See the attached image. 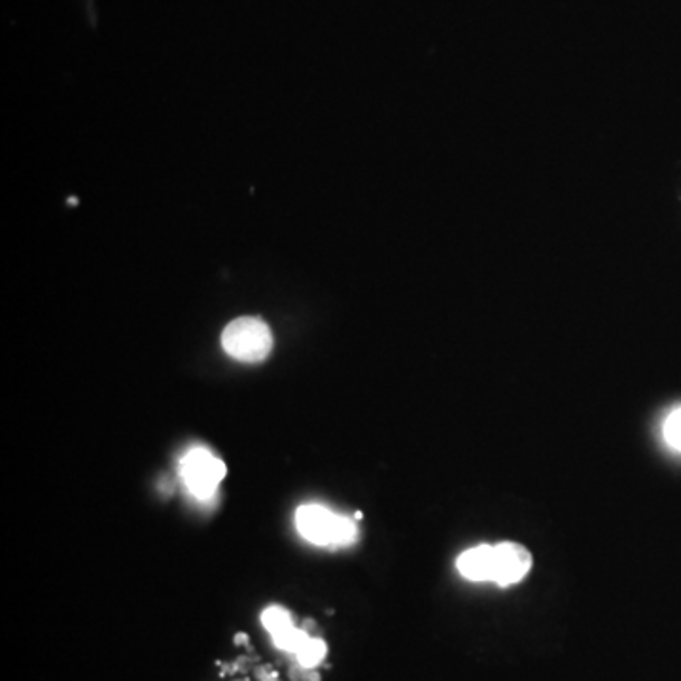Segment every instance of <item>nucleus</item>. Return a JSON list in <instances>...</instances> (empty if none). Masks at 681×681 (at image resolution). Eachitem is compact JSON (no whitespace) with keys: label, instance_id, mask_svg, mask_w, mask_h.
Here are the masks:
<instances>
[{"label":"nucleus","instance_id":"1","mask_svg":"<svg viewBox=\"0 0 681 681\" xmlns=\"http://www.w3.org/2000/svg\"><path fill=\"white\" fill-rule=\"evenodd\" d=\"M456 568L469 581H491L500 587H510L526 577L532 568V554L526 547L513 541L477 545L462 552Z\"/></svg>","mask_w":681,"mask_h":681},{"label":"nucleus","instance_id":"3","mask_svg":"<svg viewBox=\"0 0 681 681\" xmlns=\"http://www.w3.org/2000/svg\"><path fill=\"white\" fill-rule=\"evenodd\" d=\"M221 346L239 362L256 363L269 356L273 335L264 320L242 316L233 320L221 333Z\"/></svg>","mask_w":681,"mask_h":681},{"label":"nucleus","instance_id":"5","mask_svg":"<svg viewBox=\"0 0 681 681\" xmlns=\"http://www.w3.org/2000/svg\"><path fill=\"white\" fill-rule=\"evenodd\" d=\"M261 621H264L265 628L273 634V638L278 636V634L286 633V630H290V628L294 626L292 625V617H290V614L283 608H269L264 614Z\"/></svg>","mask_w":681,"mask_h":681},{"label":"nucleus","instance_id":"8","mask_svg":"<svg viewBox=\"0 0 681 681\" xmlns=\"http://www.w3.org/2000/svg\"><path fill=\"white\" fill-rule=\"evenodd\" d=\"M309 642V636L303 630L297 628H290L286 633L275 636V644L284 651H292V653H299V649Z\"/></svg>","mask_w":681,"mask_h":681},{"label":"nucleus","instance_id":"6","mask_svg":"<svg viewBox=\"0 0 681 681\" xmlns=\"http://www.w3.org/2000/svg\"><path fill=\"white\" fill-rule=\"evenodd\" d=\"M325 657V644L318 638H309V642L299 649L297 659L305 668H313Z\"/></svg>","mask_w":681,"mask_h":681},{"label":"nucleus","instance_id":"7","mask_svg":"<svg viewBox=\"0 0 681 681\" xmlns=\"http://www.w3.org/2000/svg\"><path fill=\"white\" fill-rule=\"evenodd\" d=\"M663 436H664V441L668 443L670 447L681 453V407L674 409V411L670 413L668 417H666V420H664Z\"/></svg>","mask_w":681,"mask_h":681},{"label":"nucleus","instance_id":"2","mask_svg":"<svg viewBox=\"0 0 681 681\" xmlns=\"http://www.w3.org/2000/svg\"><path fill=\"white\" fill-rule=\"evenodd\" d=\"M295 524L305 540L320 547H346L358 538L354 521L324 505H301L295 513Z\"/></svg>","mask_w":681,"mask_h":681},{"label":"nucleus","instance_id":"4","mask_svg":"<svg viewBox=\"0 0 681 681\" xmlns=\"http://www.w3.org/2000/svg\"><path fill=\"white\" fill-rule=\"evenodd\" d=\"M182 477L193 496L209 500L226 477V464L205 448H193L182 460Z\"/></svg>","mask_w":681,"mask_h":681}]
</instances>
